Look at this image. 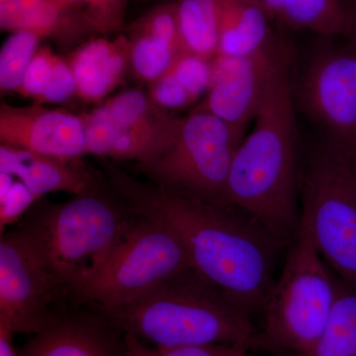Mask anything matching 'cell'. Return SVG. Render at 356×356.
<instances>
[{
	"label": "cell",
	"mask_w": 356,
	"mask_h": 356,
	"mask_svg": "<svg viewBox=\"0 0 356 356\" xmlns=\"http://www.w3.org/2000/svg\"><path fill=\"white\" fill-rule=\"evenodd\" d=\"M98 314L122 334L154 348H257L252 316L193 268L137 303Z\"/></svg>",
	"instance_id": "3"
},
{
	"label": "cell",
	"mask_w": 356,
	"mask_h": 356,
	"mask_svg": "<svg viewBox=\"0 0 356 356\" xmlns=\"http://www.w3.org/2000/svg\"><path fill=\"white\" fill-rule=\"evenodd\" d=\"M273 16L261 0H224L219 55L250 57L278 40Z\"/></svg>",
	"instance_id": "17"
},
{
	"label": "cell",
	"mask_w": 356,
	"mask_h": 356,
	"mask_svg": "<svg viewBox=\"0 0 356 356\" xmlns=\"http://www.w3.org/2000/svg\"><path fill=\"white\" fill-rule=\"evenodd\" d=\"M286 44L280 39L270 48L250 57L218 55L213 60L209 90L197 108L221 119L243 142L259 108L274 65Z\"/></svg>",
	"instance_id": "12"
},
{
	"label": "cell",
	"mask_w": 356,
	"mask_h": 356,
	"mask_svg": "<svg viewBox=\"0 0 356 356\" xmlns=\"http://www.w3.org/2000/svg\"><path fill=\"white\" fill-rule=\"evenodd\" d=\"M103 168L110 186L136 214L177 233L196 273L250 316L264 313L275 284L277 254L286 243L235 206L140 181L110 161Z\"/></svg>",
	"instance_id": "1"
},
{
	"label": "cell",
	"mask_w": 356,
	"mask_h": 356,
	"mask_svg": "<svg viewBox=\"0 0 356 356\" xmlns=\"http://www.w3.org/2000/svg\"><path fill=\"white\" fill-rule=\"evenodd\" d=\"M301 356H356V289L341 278L324 331Z\"/></svg>",
	"instance_id": "21"
},
{
	"label": "cell",
	"mask_w": 356,
	"mask_h": 356,
	"mask_svg": "<svg viewBox=\"0 0 356 356\" xmlns=\"http://www.w3.org/2000/svg\"><path fill=\"white\" fill-rule=\"evenodd\" d=\"M81 11L95 35L116 34L125 30L129 0H65Z\"/></svg>",
	"instance_id": "24"
},
{
	"label": "cell",
	"mask_w": 356,
	"mask_h": 356,
	"mask_svg": "<svg viewBox=\"0 0 356 356\" xmlns=\"http://www.w3.org/2000/svg\"><path fill=\"white\" fill-rule=\"evenodd\" d=\"M184 53L213 60L219 55L224 0H175Z\"/></svg>",
	"instance_id": "19"
},
{
	"label": "cell",
	"mask_w": 356,
	"mask_h": 356,
	"mask_svg": "<svg viewBox=\"0 0 356 356\" xmlns=\"http://www.w3.org/2000/svg\"><path fill=\"white\" fill-rule=\"evenodd\" d=\"M27 185L14 181L13 175L0 173V228L1 233L8 225L20 219L37 201L41 200Z\"/></svg>",
	"instance_id": "26"
},
{
	"label": "cell",
	"mask_w": 356,
	"mask_h": 356,
	"mask_svg": "<svg viewBox=\"0 0 356 356\" xmlns=\"http://www.w3.org/2000/svg\"><path fill=\"white\" fill-rule=\"evenodd\" d=\"M14 334L8 327L0 324V356H19L14 346Z\"/></svg>",
	"instance_id": "30"
},
{
	"label": "cell",
	"mask_w": 356,
	"mask_h": 356,
	"mask_svg": "<svg viewBox=\"0 0 356 356\" xmlns=\"http://www.w3.org/2000/svg\"><path fill=\"white\" fill-rule=\"evenodd\" d=\"M337 296V276L316 245L310 222L301 214L280 280L264 309L257 348L276 356H301L327 324Z\"/></svg>",
	"instance_id": "5"
},
{
	"label": "cell",
	"mask_w": 356,
	"mask_h": 356,
	"mask_svg": "<svg viewBox=\"0 0 356 356\" xmlns=\"http://www.w3.org/2000/svg\"><path fill=\"white\" fill-rule=\"evenodd\" d=\"M136 213L98 188L34 209L21 224L70 295L76 298L132 226Z\"/></svg>",
	"instance_id": "4"
},
{
	"label": "cell",
	"mask_w": 356,
	"mask_h": 356,
	"mask_svg": "<svg viewBox=\"0 0 356 356\" xmlns=\"http://www.w3.org/2000/svg\"><path fill=\"white\" fill-rule=\"evenodd\" d=\"M300 104L323 138L356 146V51L327 49L302 81Z\"/></svg>",
	"instance_id": "11"
},
{
	"label": "cell",
	"mask_w": 356,
	"mask_h": 356,
	"mask_svg": "<svg viewBox=\"0 0 356 356\" xmlns=\"http://www.w3.org/2000/svg\"><path fill=\"white\" fill-rule=\"evenodd\" d=\"M193 97L196 102L207 95L213 77V60L184 53L178 56L166 72Z\"/></svg>",
	"instance_id": "25"
},
{
	"label": "cell",
	"mask_w": 356,
	"mask_h": 356,
	"mask_svg": "<svg viewBox=\"0 0 356 356\" xmlns=\"http://www.w3.org/2000/svg\"><path fill=\"white\" fill-rule=\"evenodd\" d=\"M41 37L28 31L11 33L0 51L1 92H17L32 58L40 48Z\"/></svg>",
	"instance_id": "23"
},
{
	"label": "cell",
	"mask_w": 356,
	"mask_h": 356,
	"mask_svg": "<svg viewBox=\"0 0 356 356\" xmlns=\"http://www.w3.org/2000/svg\"><path fill=\"white\" fill-rule=\"evenodd\" d=\"M17 93L40 105L69 102L76 95V81L69 63L49 47H40Z\"/></svg>",
	"instance_id": "20"
},
{
	"label": "cell",
	"mask_w": 356,
	"mask_h": 356,
	"mask_svg": "<svg viewBox=\"0 0 356 356\" xmlns=\"http://www.w3.org/2000/svg\"><path fill=\"white\" fill-rule=\"evenodd\" d=\"M278 24L325 38L356 34V0H282Z\"/></svg>",
	"instance_id": "18"
},
{
	"label": "cell",
	"mask_w": 356,
	"mask_h": 356,
	"mask_svg": "<svg viewBox=\"0 0 356 356\" xmlns=\"http://www.w3.org/2000/svg\"><path fill=\"white\" fill-rule=\"evenodd\" d=\"M81 117L86 154L136 161L140 166L165 153L181 123V118L172 116L137 89L124 91Z\"/></svg>",
	"instance_id": "9"
},
{
	"label": "cell",
	"mask_w": 356,
	"mask_h": 356,
	"mask_svg": "<svg viewBox=\"0 0 356 356\" xmlns=\"http://www.w3.org/2000/svg\"><path fill=\"white\" fill-rule=\"evenodd\" d=\"M44 0H0V28L10 32L13 23L32 7Z\"/></svg>",
	"instance_id": "29"
},
{
	"label": "cell",
	"mask_w": 356,
	"mask_h": 356,
	"mask_svg": "<svg viewBox=\"0 0 356 356\" xmlns=\"http://www.w3.org/2000/svg\"><path fill=\"white\" fill-rule=\"evenodd\" d=\"M149 95L156 105L168 111L186 108L196 102L193 97L166 72L154 83H149Z\"/></svg>",
	"instance_id": "28"
},
{
	"label": "cell",
	"mask_w": 356,
	"mask_h": 356,
	"mask_svg": "<svg viewBox=\"0 0 356 356\" xmlns=\"http://www.w3.org/2000/svg\"><path fill=\"white\" fill-rule=\"evenodd\" d=\"M241 143L224 121L196 108L181 118L177 137L165 153L142 168L154 184L228 205L227 184Z\"/></svg>",
	"instance_id": "8"
},
{
	"label": "cell",
	"mask_w": 356,
	"mask_h": 356,
	"mask_svg": "<svg viewBox=\"0 0 356 356\" xmlns=\"http://www.w3.org/2000/svg\"><path fill=\"white\" fill-rule=\"evenodd\" d=\"M266 6L267 10L271 14L274 21L277 23L282 7V0H261Z\"/></svg>",
	"instance_id": "31"
},
{
	"label": "cell",
	"mask_w": 356,
	"mask_h": 356,
	"mask_svg": "<svg viewBox=\"0 0 356 356\" xmlns=\"http://www.w3.org/2000/svg\"><path fill=\"white\" fill-rule=\"evenodd\" d=\"M290 47L274 65L252 132L236 149L226 201L264 225L289 245L301 219L298 143L290 83Z\"/></svg>",
	"instance_id": "2"
},
{
	"label": "cell",
	"mask_w": 356,
	"mask_h": 356,
	"mask_svg": "<svg viewBox=\"0 0 356 356\" xmlns=\"http://www.w3.org/2000/svg\"><path fill=\"white\" fill-rule=\"evenodd\" d=\"M70 295L37 243L19 227L0 240V324L36 334L58 317L53 307Z\"/></svg>",
	"instance_id": "10"
},
{
	"label": "cell",
	"mask_w": 356,
	"mask_h": 356,
	"mask_svg": "<svg viewBox=\"0 0 356 356\" xmlns=\"http://www.w3.org/2000/svg\"><path fill=\"white\" fill-rule=\"evenodd\" d=\"M126 356H252L245 348L232 346H184L159 348L149 346L130 334H124Z\"/></svg>",
	"instance_id": "27"
},
{
	"label": "cell",
	"mask_w": 356,
	"mask_h": 356,
	"mask_svg": "<svg viewBox=\"0 0 356 356\" xmlns=\"http://www.w3.org/2000/svg\"><path fill=\"white\" fill-rule=\"evenodd\" d=\"M137 215L76 301L97 311L114 310L147 298L191 270L184 243L165 222Z\"/></svg>",
	"instance_id": "7"
},
{
	"label": "cell",
	"mask_w": 356,
	"mask_h": 356,
	"mask_svg": "<svg viewBox=\"0 0 356 356\" xmlns=\"http://www.w3.org/2000/svg\"><path fill=\"white\" fill-rule=\"evenodd\" d=\"M0 140L7 146L62 159L86 154L83 117L40 104L17 107L1 103Z\"/></svg>",
	"instance_id": "13"
},
{
	"label": "cell",
	"mask_w": 356,
	"mask_h": 356,
	"mask_svg": "<svg viewBox=\"0 0 356 356\" xmlns=\"http://www.w3.org/2000/svg\"><path fill=\"white\" fill-rule=\"evenodd\" d=\"M131 42L130 67L140 81L152 83L170 69L181 49L151 33L125 30Z\"/></svg>",
	"instance_id": "22"
},
{
	"label": "cell",
	"mask_w": 356,
	"mask_h": 356,
	"mask_svg": "<svg viewBox=\"0 0 356 356\" xmlns=\"http://www.w3.org/2000/svg\"><path fill=\"white\" fill-rule=\"evenodd\" d=\"M19 356H126L124 334L104 318L58 316Z\"/></svg>",
	"instance_id": "14"
},
{
	"label": "cell",
	"mask_w": 356,
	"mask_h": 356,
	"mask_svg": "<svg viewBox=\"0 0 356 356\" xmlns=\"http://www.w3.org/2000/svg\"><path fill=\"white\" fill-rule=\"evenodd\" d=\"M0 173L19 178L40 198L54 192L86 195L98 188L95 175L79 159L47 156L3 144L0 146Z\"/></svg>",
	"instance_id": "15"
},
{
	"label": "cell",
	"mask_w": 356,
	"mask_h": 356,
	"mask_svg": "<svg viewBox=\"0 0 356 356\" xmlns=\"http://www.w3.org/2000/svg\"><path fill=\"white\" fill-rule=\"evenodd\" d=\"M131 42L127 35L97 37L76 48L69 63L76 96L88 103L100 102L123 81L130 67Z\"/></svg>",
	"instance_id": "16"
},
{
	"label": "cell",
	"mask_w": 356,
	"mask_h": 356,
	"mask_svg": "<svg viewBox=\"0 0 356 356\" xmlns=\"http://www.w3.org/2000/svg\"><path fill=\"white\" fill-rule=\"evenodd\" d=\"M299 196L325 264L356 289V146L323 138L301 156Z\"/></svg>",
	"instance_id": "6"
}]
</instances>
